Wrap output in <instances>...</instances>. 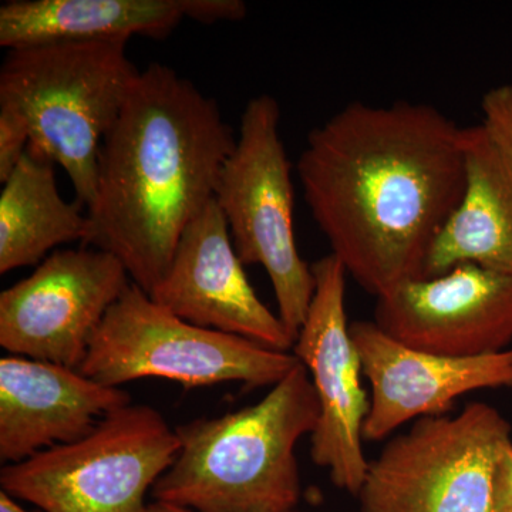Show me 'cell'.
Wrapping results in <instances>:
<instances>
[{"label": "cell", "mask_w": 512, "mask_h": 512, "mask_svg": "<svg viewBox=\"0 0 512 512\" xmlns=\"http://www.w3.org/2000/svg\"><path fill=\"white\" fill-rule=\"evenodd\" d=\"M332 255L382 298L426 278L466 187L463 128L424 103H350L309 133L296 164Z\"/></svg>", "instance_id": "obj_1"}, {"label": "cell", "mask_w": 512, "mask_h": 512, "mask_svg": "<svg viewBox=\"0 0 512 512\" xmlns=\"http://www.w3.org/2000/svg\"><path fill=\"white\" fill-rule=\"evenodd\" d=\"M235 144L217 101L171 67L151 63L104 138L82 247L116 256L150 295L185 228L214 200Z\"/></svg>", "instance_id": "obj_2"}, {"label": "cell", "mask_w": 512, "mask_h": 512, "mask_svg": "<svg viewBox=\"0 0 512 512\" xmlns=\"http://www.w3.org/2000/svg\"><path fill=\"white\" fill-rule=\"evenodd\" d=\"M319 416L311 376L299 362L259 402L175 427L180 450L151 497L191 512L298 510L296 446Z\"/></svg>", "instance_id": "obj_3"}, {"label": "cell", "mask_w": 512, "mask_h": 512, "mask_svg": "<svg viewBox=\"0 0 512 512\" xmlns=\"http://www.w3.org/2000/svg\"><path fill=\"white\" fill-rule=\"evenodd\" d=\"M127 40L53 43L9 50L0 69V109L28 127L29 147L69 175L76 201L96 195L104 138L140 70Z\"/></svg>", "instance_id": "obj_4"}, {"label": "cell", "mask_w": 512, "mask_h": 512, "mask_svg": "<svg viewBox=\"0 0 512 512\" xmlns=\"http://www.w3.org/2000/svg\"><path fill=\"white\" fill-rule=\"evenodd\" d=\"M292 352L200 328L131 282L94 333L80 372L109 387L158 377L184 386L272 387L298 365Z\"/></svg>", "instance_id": "obj_5"}, {"label": "cell", "mask_w": 512, "mask_h": 512, "mask_svg": "<svg viewBox=\"0 0 512 512\" xmlns=\"http://www.w3.org/2000/svg\"><path fill=\"white\" fill-rule=\"evenodd\" d=\"M178 450L180 440L163 414L130 403L82 440L3 466L0 491L42 512H144L148 491Z\"/></svg>", "instance_id": "obj_6"}, {"label": "cell", "mask_w": 512, "mask_h": 512, "mask_svg": "<svg viewBox=\"0 0 512 512\" xmlns=\"http://www.w3.org/2000/svg\"><path fill=\"white\" fill-rule=\"evenodd\" d=\"M281 107L269 94L248 101L237 144L222 165L215 202L244 265H261L274 286L278 316L298 338L313 295L312 265L296 247L292 165L279 133Z\"/></svg>", "instance_id": "obj_7"}, {"label": "cell", "mask_w": 512, "mask_h": 512, "mask_svg": "<svg viewBox=\"0 0 512 512\" xmlns=\"http://www.w3.org/2000/svg\"><path fill=\"white\" fill-rule=\"evenodd\" d=\"M511 434L510 421L483 402L414 421L369 461L360 512H494L495 468Z\"/></svg>", "instance_id": "obj_8"}, {"label": "cell", "mask_w": 512, "mask_h": 512, "mask_svg": "<svg viewBox=\"0 0 512 512\" xmlns=\"http://www.w3.org/2000/svg\"><path fill=\"white\" fill-rule=\"evenodd\" d=\"M116 256L59 249L0 293V346L9 355L80 369L107 312L131 284Z\"/></svg>", "instance_id": "obj_9"}, {"label": "cell", "mask_w": 512, "mask_h": 512, "mask_svg": "<svg viewBox=\"0 0 512 512\" xmlns=\"http://www.w3.org/2000/svg\"><path fill=\"white\" fill-rule=\"evenodd\" d=\"M316 288L292 353L308 370L320 416L311 434V458L328 468L335 487L359 493L369 461L363 451V424L370 400L346 315L345 266L329 254L312 265Z\"/></svg>", "instance_id": "obj_10"}, {"label": "cell", "mask_w": 512, "mask_h": 512, "mask_svg": "<svg viewBox=\"0 0 512 512\" xmlns=\"http://www.w3.org/2000/svg\"><path fill=\"white\" fill-rule=\"evenodd\" d=\"M373 322L397 342L434 355L504 352L512 343V276L454 266L377 298Z\"/></svg>", "instance_id": "obj_11"}, {"label": "cell", "mask_w": 512, "mask_h": 512, "mask_svg": "<svg viewBox=\"0 0 512 512\" xmlns=\"http://www.w3.org/2000/svg\"><path fill=\"white\" fill-rule=\"evenodd\" d=\"M151 299L200 328L292 352L295 338L249 284L227 221L212 200L185 228Z\"/></svg>", "instance_id": "obj_12"}, {"label": "cell", "mask_w": 512, "mask_h": 512, "mask_svg": "<svg viewBox=\"0 0 512 512\" xmlns=\"http://www.w3.org/2000/svg\"><path fill=\"white\" fill-rule=\"evenodd\" d=\"M372 387L363 440L382 441L409 421L443 416L464 394L512 387V348L476 357L434 355L390 338L375 322L350 323Z\"/></svg>", "instance_id": "obj_13"}, {"label": "cell", "mask_w": 512, "mask_h": 512, "mask_svg": "<svg viewBox=\"0 0 512 512\" xmlns=\"http://www.w3.org/2000/svg\"><path fill=\"white\" fill-rule=\"evenodd\" d=\"M131 403L109 387L56 363L0 359V461L3 466L82 440L104 417Z\"/></svg>", "instance_id": "obj_14"}, {"label": "cell", "mask_w": 512, "mask_h": 512, "mask_svg": "<svg viewBox=\"0 0 512 512\" xmlns=\"http://www.w3.org/2000/svg\"><path fill=\"white\" fill-rule=\"evenodd\" d=\"M245 16L241 0H12L0 6V46L164 39L185 19L212 25Z\"/></svg>", "instance_id": "obj_15"}, {"label": "cell", "mask_w": 512, "mask_h": 512, "mask_svg": "<svg viewBox=\"0 0 512 512\" xmlns=\"http://www.w3.org/2000/svg\"><path fill=\"white\" fill-rule=\"evenodd\" d=\"M466 187L430 249L426 278L473 264L512 276V165L483 124L463 128Z\"/></svg>", "instance_id": "obj_16"}, {"label": "cell", "mask_w": 512, "mask_h": 512, "mask_svg": "<svg viewBox=\"0 0 512 512\" xmlns=\"http://www.w3.org/2000/svg\"><path fill=\"white\" fill-rule=\"evenodd\" d=\"M83 208L63 200L55 163L28 147L0 194V274L39 265L59 245H83L89 234Z\"/></svg>", "instance_id": "obj_17"}, {"label": "cell", "mask_w": 512, "mask_h": 512, "mask_svg": "<svg viewBox=\"0 0 512 512\" xmlns=\"http://www.w3.org/2000/svg\"><path fill=\"white\" fill-rule=\"evenodd\" d=\"M483 127L512 165V84L494 87L481 101Z\"/></svg>", "instance_id": "obj_18"}, {"label": "cell", "mask_w": 512, "mask_h": 512, "mask_svg": "<svg viewBox=\"0 0 512 512\" xmlns=\"http://www.w3.org/2000/svg\"><path fill=\"white\" fill-rule=\"evenodd\" d=\"M30 143L28 127L12 111L0 109V183L18 167Z\"/></svg>", "instance_id": "obj_19"}, {"label": "cell", "mask_w": 512, "mask_h": 512, "mask_svg": "<svg viewBox=\"0 0 512 512\" xmlns=\"http://www.w3.org/2000/svg\"><path fill=\"white\" fill-rule=\"evenodd\" d=\"M494 512H512V443L501 453L494 474Z\"/></svg>", "instance_id": "obj_20"}, {"label": "cell", "mask_w": 512, "mask_h": 512, "mask_svg": "<svg viewBox=\"0 0 512 512\" xmlns=\"http://www.w3.org/2000/svg\"><path fill=\"white\" fill-rule=\"evenodd\" d=\"M0 512H39V511H29L26 508H23L22 505L15 500V498L10 497V495L3 493L0 491Z\"/></svg>", "instance_id": "obj_21"}, {"label": "cell", "mask_w": 512, "mask_h": 512, "mask_svg": "<svg viewBox=\"0 0 512 512\" xmlns=\"http://www.w3.org/2000/svg\"><path fill=\"white\" fill-rule=\"evenodd\" d=\"M144 512H191L188 510H183V508L174 507V505H168L163 503H154L147 504L146 510ZM291 512H301L299 510L291 511Z\"/></svg>", "instance_id": "obj_22"}]
</instances>
